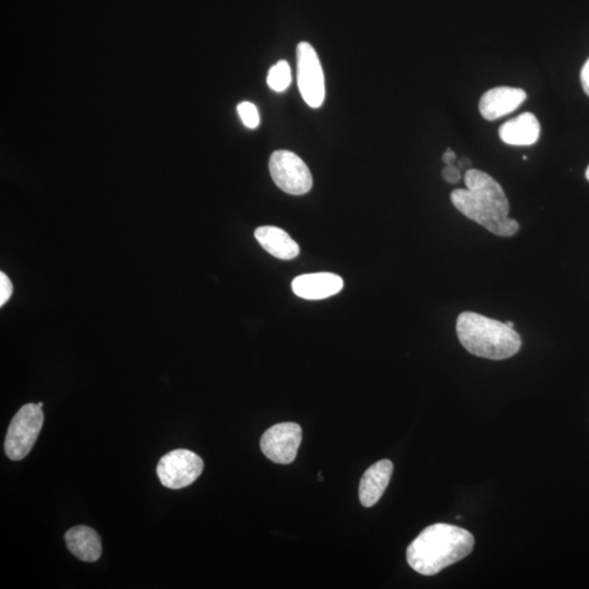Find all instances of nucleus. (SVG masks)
I'll list each match as a JSON object with an SVG mask.
<instances>
[{
	"label": "nucleus",
	"mask_w": 589,
	"mask_h": 589,
	"mask_svg": "<svg viewBox=\"0 0 589 589\" xmlns=\"http://www.w3.org/2000/svg\"><path fill=\"white\" fill-rule=\"evenodd\" d=\"M464 181L466 189H456L451 194L453 206L494 235H515L520 225L509 218V200L498 181L482 170L472 168L465 173Z\"/></svg>",
	"instance_id": "1"
},
{
	"label": "nucleus",
	"mask_w": 589,
	"mask_h": 589,
	"mask_svg": "<svg viewBox=\"0 0 589 589\" xmlns=\"http://www.w3.org/2000/svg\"><path fill=\"white\" fill-rule=\"evenodd\" d=\"M475 539L469 531L449 524H434L423 530L407 548V563L427 576L438 574L472 552Z\"/></svg>",
	"instance_id": "2"
},
{
	"label": "nucleus",
	"mask_w": 589,
	"mask_h": 589,
	"mask_svg": "<svg viewBox=\"0 0 589 589\" xmlns=\"http://www.w3.org/2000/svg\"><path fill=\"white\" fill-rule=\"evenodd\" d=\"M459 340L471 354L492 361H503L519 353L520 334L506 323L476 312H463L456 321Z\"/></svg>",
	"instance_id": "3"
},
{
	"label": "nucleus",
	"mask_w": 589,
	"mask_h": 589,
	"mask_svg": "<svg viewBox=\"0 0 589 589\" xmlns=\"http://www.w3.org/2000/svg\"><path fill=\"white\" fill-rule=\"evenodd\" d=\"M44 422L42 407L26 404L16 412L5 437V452L13 461H21L31 452Z\"/></svg>",
	"instance_id": "4"
},
{
	"label": "nucleus",
	"mask_w": 589,
	"mask_h": 589,
	"mask_svg": "<svg viewBox=\"0 0 589 589\" xmlns=\"http://www.w3.org/2000/svg\"><path fill=\"white\" fill-rule=\"evenodd\" d=\"M272 179L286 194L301 196L312 188V175L306 163L290 151H275L269 163Z\"/></svg>",
	"instance_id": "5"
},
{
	"label": "nucleus",
	"mask_w": 589,
	"mask_h": 589,
	"mask_svg": "<svg viewBox=\"0 0 589 589\" xmlns=\"http://www.w3.org/2000/svg\"><path fill=\"white\" fill-rule=\"evenodd\" d=\"M297 80L300 95L308 106L320 107L326 97L323 70L315 48L307 42L297 46Z\"/></svg>",
	"instance_id": "6"
},
{
	"label": "nucleus",
	"mask_w": 589,
	"mask_h": 589,
	"mask_svg": "<svg viewBox=\"0 0 589 589\" xmlns=\"http://www.w3.org/2000/svg\"><path fill=\"white\" fill-rule=\"evenodd\" d=\"M203 461L188 450H175L164 455L157 464V476L164 487L183 489L194 483L203 472Z\"/></svg>",
	"instance_id": "7"
},
{
	"label": "nucleus",
	"mask_w": 589,
	"mask_h": 589,
	"mask_svg": "<svg viewBox=\"0 0 589 589\" xmlns=\"http://www.w3.org/2000/svg\"><path fill=\"white\" fill-rule=\"evenodd\" d=\"M302 431L299 423H278L263 433L261 450L269 460L277 464H290L300 447Z\"/></svg>",
	"instance_id": "8"
},
{
	"label": "nucleus",
	"mask_w": 589,
	"mask_h": 589,
	"mask_svg": "<svg viewBox=\"0 0 589 589\" xmlns=\"http://www.w3.org/2000/svg\"><path fill=\"white\" fill-rule=\"evenodd\" d=\"M526 92L519 87L498 86L489 90L479 102V112L486 120H495L513 113L526 100Z\"/></svg>",
	"instance_id": "9"
},
{
	"label": "nucleus",
	"mask_w": 589,
	"mask_h": 589,
	"mask_svg": "<svg viewBox=\"0 0 589 589\" xmlns=\"http://www.w3.org/2000/svg\"><path fill=\"white\" fill-rule=\"evenodd\" d=\"M342 278L332 273L300 275L291 283L295 295L308 300H326L342 290Z\"/></svg>",
	"instance_id": "10"
},
{
	"label": "nucleus",
	"mask_w": 589,
	"mask_h": 589,
	"mask_svg": "<svg viewBox=\"0 0 589 589\" xmlns=\"http://www.w3.org/2000/svg\"><path fill=\"white\" fill-rule=\"evenodd\" d=\"M393 463L389 460L377 462L363 473L360 484L361 503L371 508L382 497L393 473Z\"/></svg>",
	"instance_id": "11"
},
{
	"label": "nucleus",
	"mask_w": 589,
	"mask_h": 589,
	"mask_svg": "<svg viewBox=\"0 0 589 589\" xmlns=\"http://www.w3.org/2000/svg\"><path fill=\"white\" fill-rule=\"evenodd\" d=\"M499 137L509 146H532L541 137V124L535 115L523 113L520 117L512 118L501 126Z\"/></svg>",
	"instance_id": "12"
},
{
	"label": "nucleus",
	"mask_w": 589,
	"mask_h": 589,
	"mask_svg": "<svg viewBox=\"0 0 589 589\" xmlns=\"http://www.w3.org/2000/svg\"><path fill=\"white\" fill-rule=\"evenodd\" d=\"M70 553L85 563H96L102 555V543L91 527L80 525L71 528L65 535Z\"/></svg>",
	"instance_id": "13"
},
{
	"label": "nucleus",
	"mask_w": 589,
	"mask_h": 589,
	"mask_svg": "<svg viewBox=\"0 0 589 589\" xmlns=\"http://www.w3.org/2000/svg\"><path fill=\"white\" fill-rule=\"evenodd\" d=\"M255 237L264 250L280 260H291L300 255V246L283 229L261 227L256 229Z\"/></svg>",
	"instance_id": "14"
},
{
	"label": "nucleus",
	"mask_w": 589,
	"mask_h": 589,
	"mask_svg": "<svg viewBox=\"0 0 589 589\" xmlns=\"http://www.w3.org/2000/svg\"><path fill=\"white\" fill-rule=\"evenodd\" d=\"M267 84L275 92H284L291 84V71L286 60H279L269 71Z\"/></svg>",
	"instance_id": "15"
},
{
	"label": "nucleus",
	"mask_w": 589,
	"mask_h": 589,
	"mask_svg": "<svg viewBox=\"0 0 589 589\" xmlns=\"http://www.w3.org/2000/svg\"><path fill=\"white\" fill-rule=\"evenodd\" d=\"M237 112H239L242 123H244L248 128L255 129L259 125H260V115H259L255 104L250 102H242L239 104V107H237Z\"/></svg>",
	"instance_id": "16"
},
{
	"label": "nucleus",
	"mask_w": 589,
	"mask_h": 589,
	"mask_svg": "<svg viewBox=\"0 0 589 589\" xmlns=\"http://www.w3.org/2000/svg\"><path fill=\"white\" fill-rule=\"evenodd\" d=\"M14 286L4 272L0 273V306H4L13 295Z\"/></svg>",
	"instance_id": "17"
},
{
	"label": "nucleus",
	"mask_w": 589,
	"mask_h": 589,
	"mask_svg": "<svg viewBox=\"0 0 589 589\" xmlns=\"http://www.w3.org/2000/svg\"><path fill=\"white\" fill-rule=\"evenodd\" d=\"M442 178L449 184H458L462 178L461 169L455 165H445L442 169Z\"/></svg>",
	"instance_id": "18"
},
{
	"label": "nucleus",
	"mask_w": 589,
	"mask_h": 589,
	"mask_svg": "<svg viewBox=\"0 0 589 589\" xmlns=\"http://www.w3.org/2000/svg\"><path fill=\"white\" fill-rule=\"evenodd\" d=\"M581 82H582L583 90H584L586 95L589 96V58L586 64L584 65V67H583L582 69Z\"/></svg>",
	"instance_id": "19"
},
{
	"label": "nucleus",
	"mask_w": 589,
	"mask_h": 589,
	"mask_svg": "<svg viewBox=\"0 0 589 589\" xmlns=\"http://www.w3.org/2000/svg\"><path fill=\"white\" fill-rule=\"evenodd\" d=\"M442 159L445 165H453L456 161V154L451 148H447V151L443 153Z\"/></svg>",
	"instance_id": "20"
},
{
	"label": "nucleus",
	"mask_w": 589,
	"mask_h": 589,
	"mask_svg": "<svg viewBox=\"0 0 589 589\" xmlns=\"http://www.w3.org/2000/svg\"><path fill=\"white\" fill-rule=\"evenodd\" d=\"M458 167L460 169L466 170L467 172V170L471 169L472 167L471 159L467 157H462L458 163Z\"/></svg>",
	"instance_id": "21"
},
{
	"label": "nucleus",
	"mask_w": 589,
	"mask_h": 589,
	"mask_svg": "<svg viewBox=\"0 0 589 589\" xmlns=\"http://www.w3.org/2000/svg\"><path fill=\"white\" fill-rule=\"evenodd\" d=\"M506 326H508L509 328L514 329L515 324L513 322L508 321L506 322Z\"/></svg>",
	"instance_id": "22"
},
{
	"label": "nucleus",
	"mask_w": 589,
	"mask_h": 589,
	"mask_svg": "<svg viewBox=\"0 0 589 589\" xmlns=\"http://www.w3.org/2000/svg\"><path fill=\"white\" fill-rule=\"evenodd\" d=\"M586 178L589 180V167L586 169Z\"/></svg>",
	"instance_id": "23"
},
{
	"label": "nucleus",
	"mask_w": 589,
	"mask_h": 589,
	"mask_svg": "<svg viewBox=\"0 0 589 589\" xmlns=\"http://www.w3.org/2000/svg\"><path fill=\"white\" fill-rule=\"evenodd\" d=\"M43 405H44L43 403H38V406L40 407H43Z\"/></svg>",
	"instance_id": "24"
}]
</instances>
